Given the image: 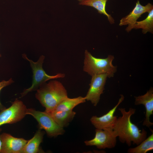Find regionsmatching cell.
Listing matches in <instances>:
<instances>
[{
    "mask_svg": "<svg viewBox=\"0 0 153 153\" xmlns=\"http://www.w3.org/2000/svg\"><path fill=\"white\" fill-rule=\"evenodd\" d=\"M117 135L112 128L96 129L94 137L84 142L86 146H95L99 149L111 148L115 147Z\"/></svg>",
    "mask_w": 153,
    "mask_h": 153,
    "instance_id": "6",
    "label": "cell"
},
{
    "mask_svg": "<svg viewBox=\"0 0 153 153\" xmlns=\"http://www.w3.org/2000/svg\"><path fill=\"white\" fill-rule=\"evenodd\" d=\"M23 57L29 62L33 71V76L31 86L21 94V97L25 96L29 92L37 90L41 86L48 80L65 77V75L63 73H58L54 75H50L46 74L42 67L45 58L44 56H41L36 62L28 59L24 54L23 55Z\"/></svg>",
    "mask_w": 153,
    "mask_h": 153,
    "instance_id": "4",
    "label": "cell"
},
{
    "mask_svg": "<svg viewBox=\"0 0 153 153\" xmlns=\"http://www.w3.org/2000/svg\"><path fill=\"white\" fill-rule=\"evenodd\" d=\"M108 0H84L79 3L80 5L92 7L96 9L100 14L106 16L110 24L114 23V20L111 15L106 11L105 6Z\"/></svg>",
    "mask_w": 153,
    "mask_h": 153,
    "instance_id": "15",
    "label": "cell"
},
{
    "mask_svg": "<svg viewBox=\"0 0 153 153\" xmlns=\"http://www.w3.org/2000/svg\"><path fill=\"white\" fill-rule=\"evenodd\" d=\"M1 130V129H0V132ZM1 146H2V141H1L0 138V152L1 149Z\"/></svg>",
    "mask_w": 153,
    "mask_h": 153,
    "instance_id": "20",
    "label": "cell"
},
{
    "mask_svg": "<svg viewBox=\"0 0 153 153\" xmlns=\"http://www.w3.org/2000/svg\"><path fill=\"white\" fill-rule=\"evenodd\" d=\"M44 132L39 129L33 137L28 141L25 146L22 153H36L42 152L39 148V146L42 142Z\"/></svg>",
    "mask_w": 153,
    "mask_h": 153,
    "instance_id": "14",
    "label": "cell"
},
{
    "mask_svg": "<svg viewBox=\"0 0 153 153\" xmlns=\"http://www.w3.org/2000/svg\"><path fill=\"white\" fill-rule=\"evenodd\" d=\"M120 96L117 104L106 114L99 117L94 116L90 118L91 123L96 129H113L117 118V116L114 115V113L124 99L123 95H121Z\"/></svg>",
    "mask_w": 153,
    "mask_h": 153,
    "instance_id": "10",
    "label": "cell"
},
{
    "mask_svg": "<svg viewBox=\"0 0 153 153\" xmlns=\"http://www.w3.org/2000/svg\"><path fill=\"white\" fill-rule=\"evenodd\" d=\"M114 59L113 56L110 55L105 58H96L86 50L84 52L83 70L91 76L106 74L108 77L114 76L117 70L116 67L112 64Z\"/></svg>",
    "mask_w": 153,
    "mask_h": 153,
    "instance_id": "3",
    "label": "cell"
},
{
    "mask_svg": "<svg viewBox=\"0 0 153 153\" xmlns=\"http://www.w3.org/2000/svg\"><path fill=\"white\" fill-rule=\"evenodd\" d=\"M153 149V133L137 146L130 148L128 150L129 153H146Z\"/></svg>",
    "mask_w": 153,
    "mask_h": 153,
    "instance_id": "18",
    "label": "cell"
},
{
    "mask_svg": "<svg viewBox=\"0 0 153 153\" xmlns=\"http://www.w3.org/2000/svg\"><path fill=\"white\" fill-rule=\"evenodd\" d=\"M26 114L32 116L38 122L40 129H44L50 137H56L63 135L65 132L63 128L59 126L50 115L45 111L28 109H27Z\"/></svg>",
    "mask_w": 153,
    "mask_h": 153,
    "instance_id": "5",
    "label": "cell"
},
{
    "mask_svg": "<svg viewBox=\"0 0 153 153\" xmlns=\"http://www.w3.org/2000/svg\"><path fill=\"white\" fill-rule=\"evenodd\" d=\"M118 110L122 116L117 118L113 130L121 143H126L129 146L132 143L139 145L146 138L147 132L144 129H139L131 121V117L135 114L136 109L131 108L128 111L123 108H119Z\"/></svg>",
    "mask_w": 153,
    "mask_h": 153,
    "instance_id": "1",
    "label": "cell"
},
{
    "mask_svg": "<svg viewBox=\"0 0 153 153\" xmlns=\"http://www.w3.org/2000/svg\"><path fill=\"white\" fill-rule=\"evenodd\" d=\"M2 146L0 153H22L28 141L14 137L11 135L3 133L0 135Z\"/></svg>",
    "mask_w": 153,
    "mask_h": 153,
    "instance_id": "9",
    "label": "cell"
},
{
    "mask_svg": "<svg viewBox=\"0 0 153 153\" xmlns=\"http://www.w3.org/2000/svg\"><path fill=\"white\" fill-rule=\"evenodd\" d=\"M78 0V1H79V2H80V1H83V0Z\"/></svg>",
    "mask_w": 153,
    "mask_h": 153,
    "instance_id": "21",
    "label": "cell"
},
{
    "mask_svg": "<svg viewBox=\"0 0 153 153\" xmlns=\"http://www.w3.org/2000/svg\"><path fill=\"white\" fill-rule=\"evenodd\" d=\"M144 19L140 21H137L132 27V29H142V32L146 34L147 32L153 33V9L148 13Z\"/></svg>",
    "mask_w": 153,
    "mask_h": 153,
    "instance_id": "17",
    "label": "cell"
},
{
    "mask_svg": "<svg viewBox=\"0 0 153 153\" xmlns=\"http://www.w3.org/2000/svg\"><path fill=\"white\" fill-rule=\"evenodd\" d=\"M135 105L142 104L146 109L145 118L143 125L149 127L153 125L150 121V118L153 114V89L151 88L146 93L143 95L135 97Z\"/></svg>",
    "mask_w": 153,
    "mask_h": 153,
    "instance_id": "12",
    "label": "cell"
},
{
    "mask_svg": "<svg viewBox=\"0 0 153 153\" xmlns=\"http://www.w3.org/2000/svg\"><path fill=\"white\" fill-rule=\"evenodd\" d=\"M37 90L36 98L45 108L46 112L55 109L62 101L68 97L67 91L62 84L57 80L42 84Z\"/></svg>",
    "mask_w": 153,
    "mask_h": 153,
    "instance_id": "2",
    "label": "cell"
},
{
    "mask_svg": "<svg viewBox=\"0 0 153 153\" xmlns=\"http://www.w3.org/2000/svg\"><path fill=\"white\" fill-rule=\"evenodd\" d=\"M13 81L11 78L8 81L3 80L0 82V91L4 87L7 86L13 82ZM6 109L5 107L3 106L1 103L0 101V112Z\"/></svg>",
    "mask_w": 153,
    "mask_h": 153,
    "instance_id": "19",
    "label": "cell"
},
{
    "mask_svg": "<svg viewBox=\"0 0 153 153\" xmlns=\"http://www.w3.org/2000/svg\"><path fill=\"white\" fill-rule=\"evenodd\" d=\"M1 57V54H0V57Z\"/></svg>",
    "mask_w": 153,
    "mask_h": 153,
    "instance_id": "22",
    "label": "cell"
},
{
    "mask_svg": "<svg viewBox=\"0 0 153 153\" xmlns=\"http://www.w3.org/2000/svg\"><path fill=\"white\" fill-rule=\"evenodd\" d=\"M27 109L22 101L16 99L10 107L0 112V126L20 121L26 115Z\"/></svg>",
    "mask_w": 153,
    "mask_h": 153,
    "instance_id": "7",
    "label": "cell"
},
{
    "mask_svg": "<svg viewBox=\"0 0 153 153\" xmlns=\"http://www.w3.org/2000/svg\"><path fill=\"white\" fill-rule=\"evenodd\" d=\"M84 97L79 96L74 98L67 97L62 101L53 110L69 111L72 110L73 108L79 104L85 102Z\"/></svg>",
    "mask_w": 153,
    "mask_h": 153,
    "instance_id": "16",
    "label": "cell"
},
{
    "mask_svg": "<svg viewBox=\"0 0 153 153\" xmlns=\"http://www.w3.org/2000/svg\"><path fill=\"white\" fill-rule=\"evenodd\" d=\"M107 77L108 75L105 73L92 76L90 88L84 97L86 100L90 101L94 106L97 105L100 95L103 93Z\"/></svg>",
    "mask_w": 153,
    "mask_h": 153,
    "instance_id": "8",
    "label": "cell"
},
{
    "mask_svg": "<svg viewBox=\"0 0 153 153\" xmlns=\"http://www.w3.org/2000/svg\"><path fill=\"white\" fill-rule=\"evenodd\" d=\"M153 9V6L150 3H148L143 6L138 0L135 7L130 13L121 19L119 25L120 26L128 25L125 30L129 32L133 29V26L142 14L147 12L148 13Z\"/></svg>",
    "mask_w": 153,
    "mask_h": 153,
    "instance_id": "11",
    "label": "cell"
},
{
    "mask_svg": "<svg viewBox=\"0 0 153 153\" xmlns=\"http://www.w3.org/2000/svg\"><path fill=\"white\" fill-rule=\"evenodd\" d=\"M47 113L50 115L59 126L63 128L67 127L69 125L76 114L73 110L69 111L53 110Z\"/></svg>",
    "mask_w": 153,
    "mask_h": 153,
    "instance_id": "13",
    "label": "cell"
}]
</instances>
